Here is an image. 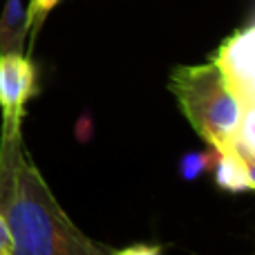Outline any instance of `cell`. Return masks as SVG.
<instances>
[{"instance_id":"2","label":"cell","mask_w":255,"mask_h":255,"mask_svg":"<svg viewBox=\"0 0 255 255\" xmlns=\"http://www.w3.org/2000/svg\"><path fill=\"white\" fill-rule=\"evenodd\" d=\"M168 88L188 124L213 150L226 148L244 112L255 108L240 103L213 63L175 67Z\"/></svg>"},{"instance_id":"1","label":"cell","mask_w":255,"mask_h":255,"mask_svg":"<svg viewBox=\"0 0 255 255\" xmlns=\"http://www.w3.org/2000/svg\"><path fill=\"white\" fill-rule=\"evenodd\" d=\"M0 213L11 233L9 255H112L67 217L25 148L22 128L0 134Z\"/></svg>"},{"instance_id":"10","label":"cell","mask_w":255,"mask_h":255,"mask_svg":"<svg viewBox=\"0 0 255 255\" xmlns=\"http://www.w3.org/2000/svg\"><path fill=\"white\" fill-rule=\"evenodd\" d=\"M9 251H11V233L4 215L0 213V255H9Z\"/></svg>"},{"instance_id":"9","label":"cell","mask_w":255,"mask_h":255,"mask_svg":"<svg viewBox=\"0 0 255 255\" xmlns=\"http://www.w3.org/2000/svg\"><path fill=\"white\" fill-rule=\"evenodd\" d=\"M112 255H161V247H148V244H136V247L115 251Z\"/></svg>"},{"instance_id":"3","label":"cell","mask_w":255,"mask_h":255,"mask_svg":"<svg viewBox=\"0 0 255 255\" xmlns=\"http://www.w3.org/2000/svg\"><path fill=\"white\" fill-rule=\"evenodd\" d=\"M211 63L242 106H255V27L251 20L217 47Z\"/></svg>"},{"instance_id":"7","label":"cell","mask_w":255,"mask_h":255,"mask_svg":"<svg viewBox=\"0 0 255 255\" xmlns=\"http://www.w3.org/2000/svg\"><path fill=\"white\" fill-rule=\"evenodd\" d=\"M56 4H58V0H29V4H27V27H29L31 43H34V38L38 36L47 13L52 11Z\"/></svg>"},{"instance_id":"8","label":"cell","mask_w":255,"mask_h":255,"mask_svg":"<svg viewBox=\"0 0 255 255\" xmlns=\"http://www.w3.org/2000/svg\"><path fill=\"white\" fill-rule=\"evenodd\" d=\"M213 157H215V150L213 152H190L186 154L179 161V172L184 179H195L199 177L204 170L213 166Z\"/></svg>"},{"instance_id":"4","label":"cell","mask_w":255,"mask_h":255,"mask_svg":"<svg viewBox=\"0 0 255 255\" xmlns=\"http://www.w3.org/2000/svg\"><path fill=\"white\" fill-rule=\"evenodd\" d=\"M36 94V65L22 52L0 54V110L4 128H22L25 108Z\"/></svg>"},{"instance_id":"5","label":"cell","mask_w":255,"mask_h":255,"mask_svg":"<svg viewBox=\"0 0 255 255\" xmlns=\"http://www.w3.org/2000/svg\"><path fill=\"white\" fill-rule=\"evenodd\" d=\"M213 170H215V181L222 190H229V193H249L255 186L253 166L244 163L242 159L235 157L229 150H215Z\"/></svg>"},{"instance_id":"6","label":"cell","mask_w":255,"mask_h":255,"mask_svg":"<svg viewBox=\"0 0 255 255\" xmlns=\"http://www.w3.org/2000/svg\"><path fill=\"white\" fill-rule=\"evenodd\" d=\"M27 34V7H22V0H4L0 13V54L22 52Z\"/></svg>"}]
</instances>
